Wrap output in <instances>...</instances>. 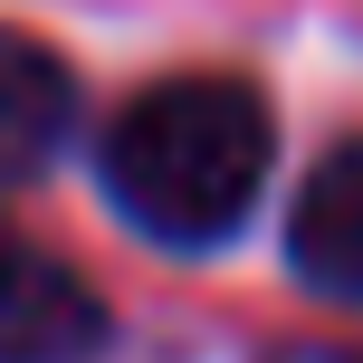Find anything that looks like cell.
Instances as JSON below:
<instances>
[{
	"label": "cell",
	"instance_id": "6da1fadb",
	"mask_svg": "<svg viewBox=\"0 0 363 363\" xmlns=\"http://www.w3.org/2000/svg\"><path fill=\"white\" fill-rule=\"evenodd\" d=\"M277 163L268 96L239 77H163L106 125V201L163 249H220L258 211Z\"/></svg>",
	"mask_w": 363,
	"mask_h": 363
},
{
	"label": "cell",
	"instance_id": "7a4b0ae2",
	"mask_svg": "<svg viewBox=\"0 0 363 363\" xmlns=\"http://www.w3.org/2000/svg\"><path fill=\"white\" fill-rule=\"evenodd\" d=\"M106 354V296L48 249L0 239V363H96Z\"/></svg>",
	"mask_w": 363,
	"mask_h": 363
},
{
	"label": "cell",
	"instance_id": "3957f363",
	"mask_svg": "<svg viewBox=\"0 0 363 363\" xmlns=\"http://www.w3.org/2000/svg\"><path fill=\"white\" fill-rule=\"evenodd\" d=\"M287 268L315 296H345L363 306V134L335 144L306 172V191L287 201Z\"/></svg>",
	"mask_w": 363,
	"mask_h": 363
},
{
	"label": "cell",
	"instance_id": "277c9868",
	"mask_svg": "<svg viewBox=\"0 0 363 363\" xmlns=\"http://www.w3.org/2000/svg\"><path fill=\"white\" fill-rule=\"evenodd\" d=\"M77 125V67L29 29H0V191L38 182Z\"/></svg>",
	"mask_w": 363,
	"mask_h": 363
},
{
	"label": "cell",
	"instance_id": "5b68a950",
	"mask_svg": "<svg viewBox=\"0 0 363 363\" xmlns=\"http://www.w3.org/2000/svg\"><path fill=\"white\" fill-rule=\"evenodd\" d=\"M277 363H363V345H296V354H277Z\"/></svg>",
	"mask_w": 363,
	"mask_h": 363
}]
</instances>
